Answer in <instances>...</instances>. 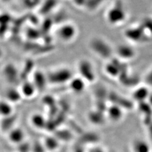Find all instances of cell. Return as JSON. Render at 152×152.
Wrapping results in <instances>:
<instances>
[{
    "mask_svg": "<svg viewBox=\"0 0 152 152\" xmlns=\"http://www.w3.org/2000/svg\"><path fill=\"white\" fill-rule=\"evenodd\" d=\"M88 45L92 53L99 58L108 61L113 57L114 49L106 39L102 37H93L89 40Z\"/></svg>",
    "mask_w": 152,
    "mask_h": 152,
    "instance_id": "1",
    "label": "cell"
},
{
    "mask_svg": "<svg viewBox=\"0 0 152 152\" xmlns=\"http://www.w3.org/2000/svg\"><path fill=\"white\" fill-rule=\"evenodd\" d=\"M107 22L112 26H118L124 23L127 18V12L122 0H115L105 13Z\"/></svg>",
    "mask_w": 152,
    "mask_h": 152,
    "instance_id": "2",
    "label": "cell"
},
{
    "mask_svg": "<svg viewBox=\"0 0 152 152\" xmlns=\"http://www.w3.org/2000/svg\"><path fill=\"white\" fill-rule=\"evenodd\" d=\"M46 74L48 84L56 86L69 83L74 77L72 70L66 66L55 68Z\"/></svg>",
    "mask_w": 152,
    "mask_h": 152,
    "instance_id": "3",
    "label": "cell"
},
{
    "mask_svg": "<svg viewBox=\"0 0 152 152\" xmlns=\"http://www.w3.org/2000/svg\"><path fill=\"white\" fill-rule=\"evenodd\" d=\"M77 70L80 77L87 83H93L96 80V72L93 63L87 58H82L77 62Z\"/></svg>",
    "mask_w": 152,
    "mask_h": 152,
    "instance_id": "4",
    "label": "cell"
},
{
    "mask_svg": "<svg viewBox=\"0 0 152 152\" xmlns=\"http://www.w3.org/2000/svg\"><path fill=\"white\" fill-rule=\"evenodd\" d=\"M104 65V72L108 77L113 79H118L122 74L128 71L126 62L113 57Z\"/></svg>",
    "mask_w": 152,
    "mask_h": 152,
    "instance_id": "5",
    "label": "cell"
},
{
    "mask_svg": "<svg viewBox=\"0 0 152 152\" xmlns=\"http://www.w3.org/2000/svg\"><path fill=\"white\" fill-rule=\"evenodd\" d=\"M124 35L129 42L133 43H145L150 38L146 35L140 23L138 25L132 26L127 28L124 32Z\"/></svg>",
    "mask_w": 152,
    "mask_h": 152,
    "instance_id": "6",
    "label": "cell"
},
{
    "mask_svg": "<svg viewBox=\"0 0 152 152\" xmlns=\"http://www.w3.org/2000/svg\"><path fill=\"white\" fill-rule=\"evenodd\" d=\"M77 34V28L72 22H64L59 26L56 31V35L64 42L72 41Z\"/></svg>",
    "mask_w": 152,
    "mask_h": 152,
    "instance_id": "7",
    "label": "cell"
},
{
    "mask_svg": "<svg viewBox=\"0 0 152 152\" xmlns=\"http://www.w3.org/2000/svg\"><path fill=\"white\" fill-rule=\"evenodd\" d=\"M114 54L116 55V58L124 62H127L134 59L136 56L137 53L134 48L132 45L121 43L117 46L114 49Z\"/></svg>",
    "mask_w": 152,
    "mask_h": 152,
    "instance_id": "8",
    "label": "cell"
},
{
    "mask_svg": "<svg viewBox=\"0 0 152 152\" xmlns=\"http://www.w3.org/2000/svg\"><path fill=\"white\" fill-rule=\"evenodd\" d=\"M3 74L7 81L12 84H15L20 79V73L18 72L15 65L12 64H8L3 70Z\"/></svg>",
    "mask_w": 152,
    "mask_h": 152,
    "instance_id": "9",
    "label": "cell"
},
{
    "mask_svg": "<svg viewBox=\"0 0 152 152\" xmlns=\"http://www.w3.org/2000/svg\"><path fill=\"white\" fill-rule=\"evenodd\" d=\"M151 92L147 86H137L132 93V99L137 103L145 102L148 99Z\"/></svg>",
    "mask_w": 152,
    "mask_h": 152,
    "instance_id": "10",
    "label": "cell"
},
{
    "mask_svg": "<svg viewBox=\"0 0 152 152\" xmlns=\"http://www.w3.org/2000/svg\"><path fill=\"white\" fill-rule=\"evenodd\" d=\"M31 81L35 86L37 91H43L46 88V85L48 84L46 72H42L41 70H35L33 73Z\"/></svg>",
    "mask_w": 152,
    "mask_h": 152,
    "instance_id": "11",
    "label": "cell"
},
{
    "mask_svg": "<svg viewBox=\"0 0 152 152\" xmlns=\"http://www.w3.org/2000/svg\"><path fill=\"white\" fill-rule=\"evenodd\" d=\"M106 115L109 120L113 122L121 121L124 116V109L116 104H112L106 109Z\"/></svg>",
    "mask_w": 152,
    "mask_h": 152,
    "instance_id": "12",
    "label": "cell"
},
{
    "mask_svg": "<svg viewBox=\"0 0 152 152\" xmlns=\"http://www.w3.org/2000/svg\"><path fill=\"white\" fill-rule=\"evenodd\" d=\"M68 84L71 91L75 94H80L84 91L88 83L79 75H77L74 76Z\"/></svg>",
    "mask_w": 152,
    "mask_h": 152,
    "instance_id": "13",
    "label": "cell"
},
{
    "mask_svg": "<svg viewBox=\"0 0 152 152\" xmlns=\"http://www.w3.org/2000/svg\"><path fill=\"white\" fill-rule=\"evenodd\" d=\"M19 90H20L22 98L27 99L34 97L36 93L38 92L35 86L32 83L31 80V81H29V80H25L22 83L20 88H19Z\"/></svg>",
    "mask_w": 152,
    "mask_h": 152,
    "instance_id": "14",
    "label": "cell"
},
{
    "mask_svg": "<svg viewBox=\"0 0 152 152\" xmlns=\"http://www.w3.org/2000/svg\"><path fill=\"white\" fill-rule=\"evenodd\" d=\"M132 152H151V148L149 142L141 138H135L131 142Z\"/></svg>",
    "mask_w": 152,
    "mask_h": 152,
    "instance_id": "15",
    "label": "cell"
},
{
    "mask_svg": "<svg viewBox=\"0 0 152 152\" xmlns=\"http://www.w3.org/2000/svg\"><path fill=\"white\" fill-rule=\"evenodd\" d=\"M8 138L13 144H20L25 138V133L20 128H13L8 132Z\"/></svg>",
    "mask_w": 152,
    "mask_h": 152,
    "instance_id": "16",
    "label": "cell"
},
{
    "mask_svg": "<svg viewBox=\"0 0 152 152\" xmlns=\"http://www.w3.org/2000/svg\"><path fill=\"white\" fill-rule=\"evenodd\" d=\"M6 100L10 103H17L21 100L22 98V94L20 92V90L15 88H9L6 91Z\"/></svg>",
    "mask_w": 152,
    "mask_h": 152,
    "instance_id": "17",
    "label": "cell"
},
{
    "mask_svg": "<svg viewBox=\"0 0 152 152\" xmlns=\"http://www.w3.org/2000/svg\"><path fill=\"white\" fill-rule=\"evenodd\" d=\"M43 145L46 150L54 151L58 148L59 141L56 137H47L43 142Z\"/></svg>",
    "mask_w": 152,
    "mask_h": 152,
    "instance_id": "18",
    "label": "cell"
},
{
    "mask_svg": "<svg viewBox=\"0 0 152 152\" xmlns=\"http://www.w3.org/2000/svg\"><path fill=\"white\" fill-rule=\"evenodd\" d=\"M31 124L34 127L41 129L46 127V118L41 114L35 113L31 117Z\"/></svg>",
    "mask_w": 152,
    "mask_h": 152,
    "instance_id": "19",
    "label": "cell"
},
{
    "mask_svg": "<svg viewBox=\"0 0 152 152\" xmlns=\"http://www.w3.org/2000/svg\"><path fill=\"white\" fill-rule=\"evenodd\" d=\"M12 104L7 100L0 102V116L4 118L12 115L13 111Z\"/></svg>",
    "mask_w": 152,
    "mask_h": 152,
    "instance_id": "20",
    "label": "cell"
},
{
    "mask_svg": "<svg viewBox=\"0 0 152 152\" xmlns=\"http://www.w3.org/2000/svg\"><path fill=\"white\" fill-rule=\"evenodd\" d=\"M106 0H87L85 9L89 12H94L100 8Z\"/></svg>",
    "mask_w": 152,
    "mask_h": 152,
    "instance_id": "21",
    "label": "cell"
},
{
    "mask_svg": "<svg viewBox=\"0 0 152 152\" xmlns=\"http://www.w3.org/2000/svg\"><path fill=\"white\" fill-rule=\"evenodd\" d=\"M142 28L150 38L152 37V18L150 17H146L142 18L140 23Z\"/></svg>",
    "mask_w": 152,
    "mask_h": 152,
    "instance_id": "22",
    "label": "cell"
},
{
    "mask_svg": "<svg viewBox=\"0 0 152 152\" xmlns=\"http://www.w3.org/2000/svg\"><path fill=\"white\" fill-rule=\"evenodd\" d=\"M102 115V112L99 110L91 112H90L88 115L89 120L91 121V122L94 124H101L103 122L104 119L103 117H100V115Z\"/></svg>",
    "mask_w": 152,
    "mask_h": 152,
    "instance_id": "23",
    "label": "cell"
},
{
    "mask_svg": "<svg viewBox=\"0 0 152 152\" xmlns=\"http://www.w3.org/2000/svg\"><path fill=\"white\" fill-rule=\"evenodd\" d=\"M74 6L78 8H84L87 3V0H71Z\"/></svg>",
    "mask_w": 152,
    "mask_h": 152,
    "instance_id": "24",
    "label": "cell"
},
{
    "mask_svg": "<svg viewBox=\"0 0 152 152\" xmlns=\"http://www.w3.org/2000/svg\"><path fill=\"white\" fill-rule=\"evenodd\" d=\"M145 82L147 86H152V68L145 75Z\"/></svg>",
    "mask_w": 152,
    "mask_h": 152,
    "instance_id": "25",
    "label": "cell"
},
{
    "mask_svg": "<svg viewBox=\"0 0 152 152\" xmlns=\"http://www.w3.org/2000/svg\"><path fill=\"white\" fill-rule=\"evenodd\" d=\"M90 152H104V151H103V149L99 148H98V147H96V148L91 149V150Z\"/></svg>",
    "mask_w": 152,
    "mask_h": 152,
    "instance_id": "26",
    "label": "cell"
},
{
    "mask_svg": "<svg viewBox=\"0 0 152 152\" xmlns=\"http://www.w3.org/2000/svg\"><path fill=\"white\" fill-rule=\"evenodd\" d=\"M2 55H3V53H2V51H1V50H0V58H1L2 57Z\"/></svg>",
    "mask_w": 152,
    "mask_h": 152,
    "instance_id": "27",
    "label": "cell"
}]
</instances>
